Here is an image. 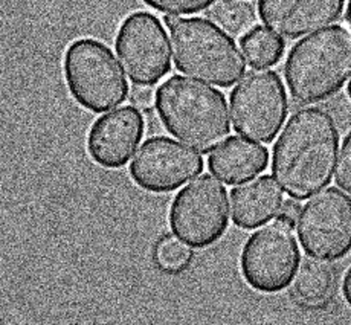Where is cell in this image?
Returning <instances> with one entry per match:
<instances>
[{
  "label": "cell",
  "mask_w": 351,
  "mask_h": 325,
  "mask_svg": "<svg viewBox=\"0 0 351 325\" xmlns=\"http://www.w3.org/2000/svg\"><path fill=\"white\" fill-rule=\"evenodd\" d=\"M339 130L322 107H301L274 147L272 174L289 197L306 200L330 185L336 170Z\"/></svg>",
  "instance_id": "cell-1"
},
{
  "label": "cell",
  "mask_w": 351,
  "mask_h": 325,
  "mask_svg": "<svg viewBox=\"0 0 351 325\" xmlns=\"http://www.w3.org/2000/svg\"><path fill=\"white\" fill-rule=\"evenodd\" d=\"M158 117L167 132L199 153L219 148L229 138V108L214 87L174 75L156 91Z\"/></svg>",
  "instance_id": "cell-2"
},
{
  "label": "cell",
  "mask_w": 351,
  "mask_h": 325,
  "mask_svg": "<svg viewBox=\"0 0 351 325\" xmlns=\"http://www.w3.org/2000/svg\"><path fill=\"white\" fill-rule=\"evenodd\" d=\"M285 75L301 106L333 97L351 77V34L343 26H330L302 38L289 52Z\"/></svg>",
  "instance_id": "cell-3"
},
{
  "label": "cell",
  "mask_w": 351,
  "mask_h": 325,
  "mask_svg": "<svg viewBox=\"0 0 351 325\" xmlns=\"http://www.w3.org/2000/svg\"><path fill=\"white\" fill-rule=\"evenodd\" d=\"M178 71L194 80L231 87L245 75L246 60L228 34L202 17L164 16Z\"/></svg>",
  "instance_id": "cell-4"
},
{
  "label": "cell",
  "mask_w": 351,
  "mask_h": 325,
  "mask_svg": "<svg viewBox=\"0 0 351 325\" xmlns=\"http://www.w3.org/2000/svg\"><path fill=\"white\" fill-rule=\"evenodd\" d=\"M67 89L75 103L92 113H107L128 97V83L113 52L95 38L72 42L63 57Z\"/></svg>",
  "instance_id": "cell-5"
},
{
  "label": "cell",
  "mask_w": 351,
  "mask_h": 325,
  "mask_svg": "<svg viewBox=\"0 0 351 325\" xmlns=\"http://www.w3.org/2000/svg\"><path fill=\"white\" fill-rule=\"evenodd\" d=\"M170 229L193 249L213 246L229 225V197L225 185L209 174L197 176L182 188L170 208Z\"/></svg>",
  "instance_id": "cell-6"
},
{
  "label": "cell",
  "mask_w": 351,
  "mask_h": 325,
  "mask_svg": "<svg viewBox=\"0 0 351 325\" xmlns=\"http://www.w3.org/2000/svg\"><path fill=\"white\" fill-rule=\"evenodd\" d=\"M229 99L235 132L247 139L269 144L286 123V87L274 71L247 72L234 87Z\"/></svg>",
  "instance_id": "cell-7"
},
{
  "label": "cell",
  "mask_w": 351,
  "mask_h": 325,
  "mask_svg": "<svg viewBox=\"0 0 351 325\" xmlns=\"http://www.w3.org/2000/svg\"><path fill=\"white\" fill-rule=\"evenodd\" d=\"M301 252L293 228L280 220L254 232L241 250L240 269L245 281L263 293H276L293 281Z\"/></svg>",
  "instance_id": "cell-8"
},
{
  "label": "cell",
  "mask_w": 351,
  "mask_h": 325,
  "mask_svg": "<svg viewBox=\"0 0 351 325\" xmlns=\"http://www.w3.org/2000/svg\"><path fill=\"white\" fill-rule=\"evenodd\" d=\"M114 49L125 75L136 86H154L171 71V47L160 20L136 11L121 23Z\"/></svg>",
  "instance_id": "cell-9"
},
{
  "label": "cell",
  "mask_w": 351,
  "mask_h": 325,
  "mask_svg": "<svg viewBox=\"0 0 351 325\" xmlns=\"http://www.w3.org/2000/svg\"><path fill=\"white\" fill-rule=\"evenodd\" d=\"M296 228L308 256L342 258L351 250V197L337 188L316 193L302 206Z\"/></svg>",
  "instance_id": "cell-10"
},
{
  "label": "cell",
  "mask_w": 351,
  "mask_h": 325,
  "mask_svg": "<svg viewBox=\"0 0 351 325\" xmlns=\"http://www.w3.org/2000/svg\"><path fill=\"white\" fill-rule=\"evenodd\" d=\"M128 171L134 184L148 193H171L200 176L204 159L191 147L154 136L138 148Z\"/></svg>",
  "instance_id": "cell-11"
},
{
  "label": "cell",
  "mask_w": 351,
  "mask_h": 325,
  "mask_svg": "<svg viewBox=\"0 0 351 325\" xmlns=\"http://www.w3.org/2000/svg\"><path fill=\"white\" fill-rule=\"evenodd\" d=\"M145 118L134 106L107 112L98 118L87 134V153L103 168L124 167L136 152L145 133Z\"/></svg>",
  "instance_id": "cell-12"
},
{
  "label": "cell",
  "mask_w": 351,
  "mask_h": 325,
  "mask_svg": "<svg viewBox=\"0 0 351 325\" xmlns=\"http://www.w3.org/2000/svg\"><path fill=\"white\" fill-rule=\"evenodd\" d=\"M343 5L346 0H258V14L278 36L300 38L339 20Z\"/></svg>",
  "instance_id": "cell-13"
},
{
  "label": "cell",
  "mask_w": 351,
  "mask_h": 325,
  "mask_svg": "<svg viewBox=\"0 0 351 325\" xmlns=\"http://www.w3.org/2000/svg\"><path fill=\"white\" fill-rule=\"evenodd\" d=\"M267 165V148L245 136L226 139L208 159L209 171L228 185L254 179L265 171Z\"/></svg>",
  "instance_id": "cell-14"
},
{
  "label": "cell",
  "mask_w": 351,
  "mask_h": 325,
  "mask_svg": "<svg viewBox=\"0 0 351 325\" xmlns=\"http://www.w3.org/2000/svg\"><path fill=\"white\" fill-rule=\"evenodd\" d=\"M282 191L271 176H260L231 191V215L239 228L254 229L278 215Z\"/></svg>",
  "instance_id": "cell-15"
},
{
  "label": "cell",
  "mask_w": 351,
  "mask_h": 325,
  "mask_svg": "<svg viewBox=\"0 0 351 325\" xmlns=\"http://www.w3.org/2000/svg\"><path fill=\"white\" fill-rule=\"evenodd\" d=\"M337 286L336 269L326 260L308 258L298 269L293 292L304 304L321 306L332 300Z\"/></svg>",
  "instance_id": "cell-16"
},
{
  "label": "cell",
  "mask_w": 351,
  "mask_h": 325,
  "mask_svg": "<svg viewBox=\"0 0 351 325\" xmlns=\"http://www.w3.org/2000/svg\"><path fill=\"white\" fill-rule=\"evenodd\" d=\"M240 46L246 63L255 69L278 64L286 49L285 40L267 26H255L241 37Z\"/></svg>",
  "instance_id": "cell-17"
},
{
  "label": "cell",
  "mask_w": 351,
  "mask_h": 325,
  "mask_svg": "<svg viewBox=\"0 0 351 325\" xmlns=\"http://www.w3.org/2000/svg\"><path fill=\"white\" fill-rule=\"evenodd\" d=\"M208 16L229 36L241 37L255 28V8L247 0H219L208 10Z\"/></svg>",
  "instance_id": "cell-18"
},
{
  "label": "cell",
  "mask_w": 351,
  "mask_h": 325,
  "mask_svg": "<svg viewBox=\"0 0 351 325\" xmlns=\"http://www.w3.org/2000/svg\"><path fill=\"white\" fill-rule=\"evenodd\" d=\"M159 266L168 272H178L191 261V248L179 239H165L159 243L156 250Z\"/></svg>",
  "instance_id": "cell-19"
},
{
  "label": "cell",
  "mask_w": 351,
  "mask_h": 325,
  "mask_svg": "<svg viewBox=\"0 0 351 325\" xmlns=\"http://www.w3.org/2000/svg\"><path fill=\"white\" fill-rule=\"evenodd\" d=\"M150 8L164 14H195L205 11L217 2V0H143Z\"/></svg>",
  "instance_id": "cell-20"
},
{
  "label": "cell",
  "mask_w": 351,
  "mask_h": 325,
  "mask_svg": "<svg viewBox=\"0 0 351 325\" xmlns=\"http://www.w3.org/2000/svg\"><path fill=\"white\" fill-rule=\"evenodd\" d=\"M336 184L343 191L351 193V132L343 139L339 153V160L336 164Z\"/></svg>",
  "instance_id": "cell-21"
},
{
  "label": "cell",
  "mask_w": 351,
  "mask_h": 325,
  "mask_svg": "<svg viewBox=\"0 0 351 325\" xmlns=\"http://www.w3.org/2000/svg\"><path fill=\"white\" fill-rule=\"evenodd\" d=\"M130 101L134 107L143 108V110H150L152 106H154L156 101V93L150 89V86H138L132 89Z\"/></svg>",
  "instance_id": "cell-22"
},
{
  "label": "cell",
  "mask_w": 351,
  "mask_h": 325,
  "mask_svg": "<svg viewBox=\"0 0 351 325\" xmlns=\"http://www.w3.org/2000/svg\"><path fill=\"white\" fill-rule=\"evenodd\" d=\"M301 205L298 203L296 199H289L285 203H282V206L278 213V220L286 223V225L295 228L298 225V219H300V214H301Z\"/></svg>",
  "instance_id": "cell-23"
},
{
  "label": "cell",
  "mask_w": 351,
  "mask_h": 325,
  "mask_svg": "<svg viewBox=\"0 0 351 325\" xmlns=\"http://www.w3.org/2000/svg\"><path fill=\"white\" fill-rule=\"evenodd\" d=\"M342 290H343V296H346V300H347V302L350 304V307H351V269L347 272L346 280H343Z\"/></svg>",
  "instance_id": "cell-24"
},
{
  "label": "cell",
  "mask_w": 351,
  "mask_h": 325,
  "mask_svg": "<svg viewBox=\"0 0 351 325\" xmlns=\"http://www.w3.org/2000/svg\"><path fill=\"white\" fill-rule=\"evenodd\" d=\"M347 22L351 28V0L348 2V8H347Z\"/></svg>",
  "instance_id": "cell-25"
},
{
  "label": "cell",
  "mask_w": 351,
  "mask_h": 325,
  "mask_svg": "<svg viewBox=\"0 0 351 325\" xmlns=\"http://www.w3.org/2000/svg\"><path fill=\"white\" fill-rule=\"evenodd\" d=\"M348 95H350V98H351V81H350V84H348Z\"/></svg>",
  "instance_id": "cell-26"
}]
</instances>
